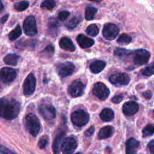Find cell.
I'll list each match as a JSON object with an SVG mask.
<instances>
[{
	"label": "cell",
	"instance_id": "1f68e13d",
	"mask_svg": "<svg viewBox=\"0 0 154 154\" xmlns=\"http://www.w3.org/2000/svg\"><path fill=\"white\" fill-rule=\"evenodd\" d=\"M132 41V37L125 33L121 34L117 39V42L121 45H128Z\"/></svg>",
	"mask_w": 154,
	"mask_h": 154
},
{
	"label": "cell",
	"instance_id": "603a6c76",
	"mask_svg": "<svg viewBox=\"0 0 154 154\" xmlns=\"http://www.w3.org/2000/svg\"><path fill=\"white\" fill-rule=\"evenodd\" d=\"M20 57L16 54H8L4 58V62L8 65L16 66L17 65Z\"/></svg>",
	"mask_w": 154,
	"mask_h": 154
},
{
	"label": "cell",
	"instance_id": "6da1fadb",
	"mask_svg": "<svg viewBox=\"0 0 154 154\" xmlns=\"http://www.w3.org/2000/svg\"><path fill=\"white\" fill-rule=\"evenodd\" d=\"M20 105L15 99H1V116L7 120L15 119L19 114Z\"/></svg>",
	"mask_w": 154,
	"mask_h": 154
},
{
	"label": "cell",
	"instance_id": "e0dca14e",
	"mask_svg": "<svg viewBox=\"0 0 154 154\" xmlns=\"http://www.w3.org/2000/svg\"><path fill=\"white\" fill-rule=\"evenodd\" d=\"M76 41L79 46L82 48H88L91 47L94 43V42L93 39L83 34L78 35L76 38Z\"/></svg>",
	"mask_w": 154,
	"mask_h": 154
},
{
	"label": "cell",
	"instance_id": "5b68a950",
	"mask_svg": "<svg viewBox=\"0 0 154 154\" xmlns=\"http://www.w3.org/2000/svg\"><path fill=\"white\" fill-rule=\"evenodd\" d=\"M23 28L24 32L29 36H34L37 34L36 20L33 16H28L23 21Z\"/></svg>",
	"mask_w": 154,
	"mask_h": 154
},
{
	"label": "cell",
	"instance_id": "9a60e30c",
	"mask_svg": "<svg viewBox=\"0 0 154 154\" xmlns=\"http://www.w3.org/2000/svg\"><path fill=\"white\" fill-rule=\"evenodd\" d=\"M139 109L138 104L134 101L125 102L122 106V111L126 116H131L138 112Z\"/></svg>",
	"mask_w": 154,
	"mask_h": 154
},
{
	"label": "cell",
	"instance_id": "7bdbcfd3",
	"mask_svg": "<svg viewBox=\"0 0 154 154\" xmlns=\"http://www.w3.org/2000/svg\"><path fill=\"white\" fill-rule=\"evenodd\" d=\"M8 18V14L4 15V16L2 17V19H1V23H4L7 20Z\"/></svg>",
	"mask_w": 154,
	"mask_h": 154
},
{
	"label": "cell",
	"instance_id": "ab89813d",
	"mask_svg": "<svg viewBox=\"0 0 154 154\" xmlns=\"http://www.w3.org/2000/svg\"><path fill=\"white\" fill-rule=\"evenodd\" d=\"M147 147L150 152L152 153H154V140L149 141Z\"/></svg>",
	"mask_w": 154,
	"mask_h": 154
},
{
	"label": "cell",
	"instance_id": "f35d334b",
	"mask_svg": "<svg viewBox=\"0 0 154 154\" xmlns=\"http://www.w3.org/2000/svg\"><path fill=\"white\" fill-rule=\"evenodd\" d=\"M94 130H95V129H94V126H90L89 128H88L85 131V132H84L85 136H86V137H90V136H91L93 134V133L94 132Z\"/></svg>",
	"mask_w": 154,
	"mask_h": 154
},
{
	"label": "cell",
	"instance_id": "d4e9b609",
	"mask_svg": "<svg viewBox=\"0 0 154 154\" xmlns=\"http://www.w3.org/2000/svg\"><path fill=\"white\" fill-rule=\"evenodd\" d=\"M48 28L49 32L54 35V34H57L58 29V23L55 19H51L49 21Z\"/></svg>",
	"mask_w": 154,
	"mask_h": 154
},
{
	"label": "cell",
	"instance_id": "d6986e66",
	"mask_svg": "<svg viewBox=\"0 0 154 154\" xmlns=\"http://www.w3.org/2000/svg\"><path fill=\"white\" fill-rule=\"evenodd\" d=\"M114 133V128L111 126H106L102 128L98 132V138L102 140L111 137Z\"/></svg>",
	"mask_w": 154,
	"mask_h": 154
},
{
	"label": "cell",
	"instance_id": "8d00e7d4",
	"mask_svg": "<svg viewBox=\"0 0 154 154\" xmlns=\"http://www.w3.org/2000/svg\"><path fill=\"white\" fill-rule=\"evenodd\" d=\"M70 13L67 11H62L58 14V19L61 21L65 20L69 16Z\"/></svg>",
	"mask_w": 154,
	"mask_h": 154
},
{
	"label": "cell",
	"instance_id": "2e32d148",
	"mask_svg": "<svg viewBox=\"0 0 154 154\" xmlns=\"http://www.w3.org/2000/svg\"><path fill=\"white\" fill-rule=\"evenodd\" d=\"M139 146L140 142L134 138H131L126 143V153L128 154L136 153Z\"/></svg>",
	"mask_w": 154,
	"mask_h": 154
},
{
	"label": "cell",
	"instance_id": "4316f807",
	"mask_svg": "<svg viewBox=\"0 0 154 154\" xmlns=\"http://www.w3.org/2000/svg\"><path fill=\"white\" fill-rule=\"evenodd\" d=\"M82 20V18L81 16H75L68 22V23L66 25V26L69 29H73L75 28Z\"/></svg>",
	"mask_w": 154,
	"mask_h": 154
},
{
	"label": "cell",
	"instance_id": "cb8c5ba5",
	"mask_svg": "<svg viewBox=\"0 0 154 154\" xmlns=\"http://www.w3.org/2000/svg\"><path fill=\"white\" fill-rule=\"evenodd\" d=\"M97 11V9L94 7H88L85 9V18L87 20H91L94 19L96 13Z\"/></svg>",
	"mask_w": 154,
	"mask_h": 154
},
{
	"label": "cell",
	"instance_id": "ba28073f",
	"mask_svg": "<svg viewBox=\"0 0 154 154\" xmlns=\"http://www.w3.org/2000/svg\"><path fill=\"white\" fill-rule=\"evenodd\" d=\"M109 81L116 86L126 85L130 81V77L125 73H117L109 76Z\"/></svg>",
	"mask_w": 154,
	"mask_h": 154
},
{
	"label": "cell",
	"instance_id": "f546056e",
	"mask_svg": "<svg viewBox=\"0 0 154 154\" xmlns=\"http://www.w3.org/2000/svg\"><path fill=\"white\" fill-rule=\"evenodd\" d=\"M141 73L144 76H150L154 75V61L148 64L143 69H142Z\"/></svg>",
	"mask_w": 154,
	"mask_h": 154
},
{
	"label": "cell",
	"instance_id": "83f0119b",
	"mask_svg": "<svg viewBox=\"0 0 154 154\" xmlns=\"http://www.w3.org/2000/svg\"><path fill=\"white\" fill-rule=\"evenodd\" d=\"M131 53L132 52L131 51L122 48H117L114 51V54L119 57H126Z\"/></svg>",
	"mask_w": 154,
	"mask_h": 154
},
{
	"label": "cell",
	"instance_id": "ee69618b",
	"mask_svg": "<svg viewBox=\"0 0 154 154\" xmlns=\"http://www.w3.org/2000/svg\"><path fill=\"white\" fill-rule=\"evenodd\" d=\"M89 1H94V2H100L102 0H89Z\"/></svg>",
	"mask_w": 154,
	"mask_h": 154
},
{
	"label": "cell",
	"instance_id": "30bf717a",
	"mask_svg": "<svg viewBox=\"0 0 154 154\" xmlns=\"http://www.w3.org/2000/svg\"><path fill=\"white\" fill-rule=\"evenodd\" d=\"M119 32V28L114 23H108L103 26L102 34L105 38L108 40H112L116 38Z\"/></svg>",
	"mask_w": 154,
	"mask_h": 154
},
{
	"label": "cell",
	"instance_id": "277c9868",
	"mask_svg": "<svg viewBox=\"0 0 154 154\" xmlns=\"http://www.w3.org/2000/svg\"><path fill=\"white\" fill-rule=\"evenodd\" d=\"M134 63L137 66L146 64L150 57V53L145 49H138L132 52Z\"/></svg>",
	"mask_w": 154,
	"mask_h": 154
},
{
	"label": "cell",
	"instance_id": "7c38bea8",
	"mask_svg": "<svg viewBox=\"0 0 154 154\" xmlns=\"http://www.w3.org/2000/svg\"><path fill=\"white\" fill-rule=\"evenodd\" d=\"M77 147V143L75 139L69 137L64 138L61 144L60 149L63 153H72Z\"/></svg>",
	"mask_w": 154,
	"mask_h": 154
},
{
	"label": "cell",
	"instance_id": "484cf974",
	"mask_svg": "<svg viewBox=\"0 0 154 154\" xmlns=\"http://www.w3.org/2000/svg\"><path fill=\"white\" fill-rule=\"evenodd\" d=\"M142 135L143 137H150L154 135V125L147 124L142 130Z\"/></svg>",
	"mask_w": 154,
	"mask_h": 154
},
{
	"label": "cell",
	"instance_id": "4fadbf2b",
	"mask_svg": "<svg viewBox=\"0 0 154 154\" xmlns=\"http://www.w3.org/2000/svg\"><path fill=\"white\" fill-rule=\"evenodd\" d=\"M85 85L80 81H75L68 87L69 94L73 97L81 96L84 91Z\"/></svg>",
	"mask_w": 154,
	"mask_h": 154
},
{
	"label": "cell",
	"instance_id": "44dd1931",
	"mask_svg": "<svg viewBox=\"0 0 154 154\" xmlns=\"http://www.w3.org/2000/svg\"><path fill=\"white\" fill-rule=\"evenodd\" d=\"M64 136H65V133L63 132H61L57 135L52 144V150L54 153H58L60 152L61 144L62 143V141L64 139Z\"/></svg>",
	"mask_w": 154,
	"mask_h": 154
},
{
	"label": "cell",
	"instance_id": "ac0fdd59",
	"mask_svg": "<svg viewBox=\"0 0 154 154\" xmlns=\"http://www.w3.org/2000/svg\"><path fill=\"white\" fill-rule=\"evenodd\" d=\"M59 45L60 48L64 50L73 52L75 50V46L72 41L68 37H62L59 41Z\"/></svg>",
	"mask_w": 154,
	"mask_h": 154
},
{
	"label": "cell",
	"instance_id": "4dcf8cb0",
	"mask_svg": "<svg viewBox=\"0 0 154 154\" xmlns=\"http://www.w3.org/2000/svg\"><path fill=\"white\" fill-rule=\"evenodd\" d=\"M99 28L96 24H91L86 29L87 34L92 37L97 35L99 34Z\"/></svg>",
	"mask_w": 154,
	"mask_h": 154
},
{
	"label": "cell",
	"instance_id": "e575fe53",
	"mask_svg": "<svg viewBox=\"0 0 154 154\" xmlns=\"http://www.w3.org/2000/svg\"><path fill=\"white\" fill-rule=\"evenodd\" d=\"M49 143V137L47 135L42 136L38 142V146L40 149H45Z\"/></svg>",
	"mask_w": 154,
	"mask_h": 154
},
{
	"label": "cell",
	"instance_id": "60d3db41",
	"mask_svg": "<svg viewBox=\"0 0 154 154\" xmlns=\"http://www.w3.org/2000/svg\"><path fill=\"white\" fill-rule=\"evenodd\" d=\"M1 153H14V152L11 151L8 149H7L1 146Z\"/></svg>",
	"mask_w": 154,
	"mask_h": 154
},
{
	"label": "cell",
	"instance_id": "8fae6325",
	"mask_svg": "<svg viewBox=\"0 0 154 154\" xmlns=\"http://www.w3.org/2000/svg\"><path fill=\"white\" fill-rule=\"evenodd\" d=\"M75 70V66L71 62H65L59 64L57 67L58 75L61 78L71 75Z\"/></svg>",
	"mask_w": 154,
	"mask_h": 154
},
{
	"label": "cell",
	"instance_id": "7402d4cb",
	"mask_svg": "<svg viewBox=\"0 0 154 154\" xmlns=\"http://www.w3.org/2000/svg\"><path fill=\"white\" fill-rule=\"evenodd\" d=\"M100 118L103 122H110L114 118V113L111 109L105 108L100 113Z\"/></svg>",
	"mask_w": 154,
	"mask_h": 154
},
{
	"label": "cell",
	"instance_id": "f6af8a7d",
	"mask_svg": "<svg viewBox=\"0 0 154 154\" xmlns=\"http://www.w3.org/2000/svg\"><path fill=\"white\" fill-rule=\"evenodd\" d=\"M1 10H2V9H3V5H2V2H1Z\"/></svg>",
	"mask_w": 154,
	"mask_h": 154
},
{
	"label": "cell",
	"instance_id": "74e56055",
	"mask_svg": "<svg viewBox=\"0 0 154 154\" xmlns=\"http://www.w3.org/2000/svg\"><path fill=\"white\" fill-rule=\"evenodd\" d=\"M122 100H123V96L119 94V95H116V96H114L112 98L111 101L114 103H119Z\"/></svg>",
	"mask_w": 154,
	"mask_h": 154
},
{
	"label": "cell",
	"instance_id": "b9f144b4",
	"mask_svg": "<svg viewBox=\"0 0 154 154\" xmlns=\"http://www.w3.org/2000/svg\"><path fill=\"white\" fill-rule=\"evenodd\" d=\"M143 96L144 97H145L147 99H149L151 98L152 97V93L150 91L148 90V91H146L145 92H144L143 93Z\"/></svg>",
	"mask_w": 154,
	"mask_h": 154
},
{
	"label": "cell",
	"instance_id": "f1b7e54d",
	"mask_svg": "<svg viewBox=\"0 0 154 154\" xmlns=\"http://www.w3.org/2000/svg\"><path fill=\"white\" fill-rule=\"evenodd\" d=\"M22 34V30L19 25H17V26L12 30L8 34V38L10 40H14L17 38Z\"/></svg>",
	"mask_w": 154,
	"mask_h": 154
},
{
	"label": "cell",
	"instance_id": "9c48e42d",
	"mask_svg": "<svg viewBox=\"0 0 154 154\" xmlns=\"http://www.w3.org/2000/svg\"><path fill=\"white\" fill-rule=\"evenodd\" d=\"M36 85V79L32 73H29L25 78L23 85V91L25 96H29L32 94L35 90Z\"/></svg>",
	"mask_w": 154,
	"mask_h": 154
},
{
	"label": "cell",
	"instance_id": "5bb4252c",
	"mask_svg": "<svg viewBox=\"0 0 154 154\" xmlns=\"http://www.w3.org/2000/svg\"><path fill=\"white\" fill-rule=\"evenodd\" d=\"M16 75L17 72L14 69L4 67L1 69V79L5 83L12 82L16 78Z\"/></svg>",
	"mask_w": 154,
	"mask_h": 154
},
{
	"label": "cell",
	"instance_id": "ffe728a7",
	"mask_svg": "<svg viewBox=\"0 0 154 154\" xmlns=\"http://www.w3.org/2000/svg\"><path fill=\"white\" fill-rule=\"evenodd\" d=\"M106 63L101 60H96L92 62L90 65V69L93 73H99L105 68Z\"/></svg>",
	"mask_w": 154,
	"mask_h": 154
},
{
	"label": "cell",
	"instance_id": "d6a6232c",
	"mask_svg": "<svg viewBox=\"0 0 154 154\" xmlns=\"http://www.w3.org/2000/svg\"><path fill=\"white\" fill-rule=\"evenodd\" d=\"M55 2L54 0H44L40 5L42 8L49 10H52L55 7Z\"/></svg>",
	"mask_w": 154,
	"mask_h": 154
},
{
	"label": "cell",
	"instance_id": "d590c367",
	"mask_svg": "<svg viewBox=\"0 0 154 154\" xmlns=\"http://www.w3.org/2000/svg\"><path fill=\"white\" fill-rule=\"evenodd\" d=\"M54 52V48L52 45L47 46L45 49L43 51V54L44 55L50 57H51Z\"/></svg>",
	"mask_w": 154,
	"mask_h": 154
},
{
	"label": "cell",
	"instance_id": "7a4b0ae2",
	"mask_svg": "<svg viewBox=\"0 0 154 154\" xmlns=\"http://www.w3.org/2000/svg\"><path fill=\"white\" fill-rule=\"evenodd\" d=\"M25 126L28 131L33 136H36L40 132L41 125L37 117L32 114L29 113L26 115L24 120Z\"/></svg>",
	"mask_w": 154,
	"mask_h": 154
},
{
	"label": "cell",
	"instance_id": "52a82bcc",
	"mask_svg": "<svg viewBox=\"0 0 154 154\" xmlns=\"http://www.w3.org/2000/svg\"><path fill=\"white\" fill-rule=\"evenodd\" d=\"M93 93L98 99L102 100H105L109 95V90L102 82L96 83L93 88Z\"/></svg>",
	"mask_w": 154,
	"mask_h": 154
},
{
	"label": "cell",
	"instance_id": "3957f363",
	"mask_svg": "<svg viewBox=\"0 0 154 154\" xmlns=\"http://www.w3.org/2000/svg\"><path fill=\"white\" fill-rule=\"evenodd\" d=\"M89 114L82 109H78L74 111L71 115L72 122L78 127L85 125L89 120Z\"/></svg>",
	"mask_w": 154,
	"mask_h": 154
},
{
	"label": "cell",
	"instance_id": "836d02e7",
	"mask_svg": "<svg viewBox=\"0 0 154 154\" xmlns=\"http://www.w3.org/2000/svg\"><path fill=\"white\" fill-rule=\"evenodd\" d=\"M29 6L28 2L26 1H20L17 2L14 4V7L16 10L18 11H22L28 8Z\"/></svg>",
	"mask_w": 154,
	"mask_h": 154
},
{
	"label": "cell",
	"instance_id": "8992f818",
	"mask_svg": "<svg viewBox=\"0 0 154 154\" xmlns=\"http://www.w3.org/2000/svg\"><path fill=\"white\" fill-rule=\"evenodd\" d=\"M40 115L46 120H50L56 116V110L54 106L49 103H42L38 106Z\"/></svg>",
	"mask_w": 154,
	"mask_h": 154
}]
</instances>
